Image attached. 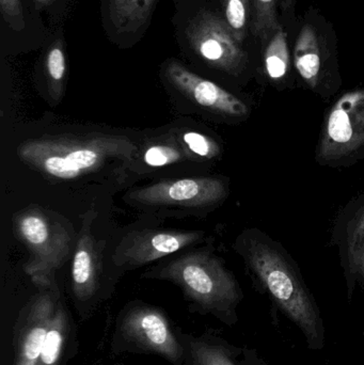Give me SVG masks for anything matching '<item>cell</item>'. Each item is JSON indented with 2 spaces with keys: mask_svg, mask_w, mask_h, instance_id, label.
Returning <instances> with one entry per match:
<instances>
[{
  "mask_svg": "<svg viewBox=\"0 0 364 365\" xmlns=\"http://www.w3.org/2000/svg\"><path fill=\"white\" fill-rule=\"evenodd\" d=\"M2 16L10 25L23 27L24 12L21 0H0Z\"/></svg>",
  "mask_w": 364,
  "mask_h": 365,
  "instance_id": "obj_23",
  "label": "cell"
},
{
  "mask_svg": "<svg viewBox=\"0 0 364 365\" xmlns=\"http://www.w3.org/2000/svg\"><path fill=\"white\" fill-rule=\"evenodd\" d=\"M44 66L49 96L53 100H61L68 74V62L62 38H58L49 47L45 56Z\"/></svg>",
  "mask_w": 364,
  "mask_h": 365,
  "instance_id": "obj_20",
  "label": "cell"
},
{
  "mask_svg": "<svg viewBox=\"0 0 364 365\" xmlns=\"http://www.w3.org/2000/svg\"><path fill=\"white\" fill-rule=\"evenodd\" d=\"M141 158L143 164L151 168H162L194 160L180 141L177 133L152 140L141 152Z\"/></svg>",
  "mask_w": 364,
  "mask_h": 365,
  "instance_id": "obj_17",
  "label": "cell"
},
{
  "mask_svg": "<svg viewBox=\"0 0 364 365\" xmlns=\"http://www.w3.org/2000/svg\"><path fill=\"white\" fill-rule=\"evenodd\" d=\"M165 77L177 91L201 108L227 117H244L248 113L243 101L217 83L194 74L177 60L165 64Z\"/></svg>",
  "mask_w": 364,
  "mask_h": 365,
  "instance_id": "obj_12",
  "label": "cell"
},
{
  "mask_svg": "<svg viewBox=\"0 0 364 365\" xmlns=\"http://www.w3.org/2000/svg\"><path fill=\"white\" fill-rule=\"evenodd\" d=\"M180 141L183 143L188 153L194 160H213L220 154V147L213 138L207 135L194 130L177 133Z\"/></svg>",
  "mask_w": 364,
  "mask_h": 365,
  "instance_id": "obj_22",
  "label": "cell"
},
{
  "mask_svg": "<svg viewBox=\"0 0 364 365\" xmlns=\"http://www.w3.org/2000/svg\"><path fill=\"white\" fill-rule=\"evenodd\" d=\"M33 1L36 2V6H41V8H48L56 0H33Z\"/></svg>",
  "mask_w": 364,
  "mask_h": 365,
  "instance_id": "obj_27",
  "label": "cell"
},
{
  "mask_svg": "<svg viewBox=\"0 0 364 365\" xmlns=\"http://www.w3.org/2000/svg\"><path fill=\"white\" fill-rule=\"evenodd\" d=\"M183 336L189 349L192 365H236L228 349L213 338L185 334Z\"/></svg>",
  "mask_w": 364,
  "mask_h": 365,
  "instance_id": "obj_19",
  "label": "cell"
},
{
  "mask_svg": "<svg viewBox=\"0 0 364 365\" xmlns=\"http://www.w3.org/2000/svg\"><path fill=\"white\" fill-rule=\"evenodd\" d=\"M353 255H354L355 266H356L359 274H360L364 279V238L363 242H360V245L353 251Z\"/></svg>",
  "mask_w": 364,
  "mask_h": 365,
  "instance_id": "obj_26",
  "label": "cell"
},
{
  "mask_svg": "<svg viewBox=\"0 0 364 365\" xmlns=\"http://www.w3.org/2000/svg\"><path fill=\"white\" fill-rule=\"evenodd\" d=\"M16 237L29 251L26 274L38 287H51L55 274L74 251V234L60 217L38 207H27L13 217Z\"/></svg>",
  "mask_w": 364,
  "mask_h": 365,
  "instance_id": "obj_4",
  "label": "cell"
},
{
  "mask_svg": "<svg viewBox=\"0 0 364 365\" xmlns=\"http://www.w3.org/2000/svg\"><path fill=\"white\" fill-rule=\"evenodd\" d=\"M17 317L13 334V365H36L48 334L60 292L56 283L40 287Z\"/></svg>",
  "mask_w": 364,
  "mask_h": 365,
  "instance_id": "obj_10",
  "label": "cell"
},
{
  "mask_svg": "<svg viewBox=\"0 0 364 365\" xmlns=\"http://www.w3.org/2000/svg\"><path fill=\"white\" fill-rule=\"evenodd\" d=\"M145 277L172 282L198 310L222 319L232 315L241 299L233 274L218 257L204 250L185 253Z\"/></svg>",
  "mask_w": 364,
  "mask_h": 365,
  "instance_id": "obj_2",
  "label": "cell"
},
{
  "mask_svg": "<svg viewBox=\"0 0 364 365\" xmlns=\"http://www.w3.org/2000/svg\"><path fill=\"white\" fill-rule=\"evenodd\" d=\"M297 0H280V17H281L282 26L286 31H290L297 21L296 13Z\"/></svg>",
  "mask_w": 364,
  "mask_h": 365,
  "instance_id": "obj_24",
  "label": "cell"
},
{
  "mask_svg": "<svg viewBox=\"0 0 364 365\" xmlns=\"http://www.w3.org/2000/svg\"><path fill=\"white\" fill-rule=\"evenodd\" d=\"M326 162L354 158L364 151V87L344 93L331 107L318 148Z\"/></svg>",
  "mask_w": 364,
  "mask_h": 365,
  "instance_id": "obj_9",
  "label": "cell"
},
{
  "mask_svg": "<svg viewBox=\"0 0 364 365\" xmlns=\"http://www.w3.org/2000/svg\"><path fill=\"white\" fill-rule=\"evenodd\" d=\"M95 214L88 210L83 216L78 240L74 249L71 266V281L75 300L78 304L91 302L100 287V259L91 225Z\"/></svg>",
  "mask_w": 364,
  "mask_h": 365,
  "instance_id": "obj_13",
  "label": "cell"
},
{
  "mask_svg": "<svg viewBox=\"0 0 364 365\" xmlns=\"http://www.w3.org/2000/svg\"><path fill=\"white\" fill-rule=\"evenodd\" d=\"M228 195L226 182L215 177L183 178L155 182L128 193V201L140 207L201 210Z\"/></svg>",
  "mask_w": 364,
  "mask_h": 365,
  "instance_id": "obj_8",
  "label": "cell"
},
{
  "mask_svg": "<svg viewBox=\"0 0 364 365\" xmlns=\"http://www.w3.org/2000/svg\"><path fill=\"white\" fill-rule=\"evenodd\" d=\"M157 0H108L111 25L120 32L134 34L147 24Z\"/></svg>",
  "mask_w": 364,
  "mask_h": 365,
  "instance_id": "obj_16",
  "label": "cell"
},
{
  "mask_svg": "<svg viewBox=\"0 0 364 365\" xmlns=\"http://www.w3.org/2000/svg\"><path fill=\"white\" fill-rule=\"evenodd\" d=\"M222 19L226 21L237 42L244 45L251 27L250 0H220Z\"/></svg>",
  "mask_w": 364,
  "mask_h": 365,
  "instance_id": "obj_21",
  "label": "cell"
},
{
  "mask_svg": "<svg viewBox=\"0 0 364 365\" xmlns=\"http://www.w3.org/2000/svg\"><path fill=\"white\" fill-rule=\"evenodd\" d=\"M203 236L201 231L177 230L130 232L115 248L113 262L118 267L134 269L199 244Z\"/></svg>",
  "mask_w": 364,
  "mask_h": 365,
  "instance_id": "obj_11",
  "label": "cell"
},
{
  "mask_svg": "<svg viewBox=\"0 0 364 365\" xmlns=\"http://www.w3.org/2000/svg\"><path fill=\"white\" fill-rule=\"evenodd\" d=\"M17 152L24 164L47 179L70 182L108 167L125 166L139 149L121 135H57L24 141Z\"/></svg>",
  "mask_w": 364,
  "mask_h": 365,
  "instance_id": "obj_1",
  "label": "cell"
},
{
  "mask_svg": "<svg viewBox=\"0 0 364 365\" xmlns=\"http://www.w3.org/2000/svg\"><path fill=\"white\" fill-rule=\"evenodd\" d=\"M293 66L299 78L314 91L339 78L338 34L320 9L309 6L288 31Z\"/></svg>",
  "mask_w": 364,
  "mask_h": 365,
  "instance_id": "obj_6",
  "label": "cell"
},
{
  "mask_svg": "<svg viewBox=\"0 0 364 365\" xmlns=\"http://www.w3.org/2000/svg\"><path fill=\"white\" fill-rule=\"evenodd\" d=\"M261 46L263 70L267 78L274 83H286L293 63L290 36L286 28H280Z\"/></svg>",
  "mask_w": 364,
  "mask_h": 365,
  "instance_id": "obj_15",
  "label": "cell"
},
{
  "mask_svg": "<svg viewBox=\"0 0 364 365\" xmlns=\"http://www.w3.org/2000/svg\"><path fill=\"white\" fill-rule=\"evenodd\" d=\"M111 349L115 353L152 354L173 365H192L183 334L160 309L149 304H130L117 319Z\"/></svg>",
  "mask_w": 364,
  "mask_h": 365,
  "instance_id": "obj_5",
  "label": "cell"
},
{
  "mask_svg": "<svg viewBox=\"0 0 364 365\" xmlns=\"http://www.w3.org/2000/svg\"><path fill=\"white\" fill-rule=\"evenodd\" d=\"M251 27L250 34L264 44L271 34L284 27L280 17V0H250Z\"/></svg>",
  "mask_w": 364,
  "mask_h": 365,
  "instance_id": "obj_18",
  "label": "cell"
},
{
  "mask_svg": "<svg viewBox=\"0 0 364 365\" xmlns=\"http://www.w3.org/2000/svg\"><path fill=\"white\" fill-rule=\"evenodd\" d=\"M364 238V207L359 212L357 216L356 221H355V225H353L352 231H350V250H355L357 247L360 245Z\"/></svg>",
  "mask_w": 364,
  "mask_h": 365,
  "instance_id": "obj_25",
  "label": "cell"
},
{
  "mask_svg": "<svg viewBox=\"0 0 364 365\" xmlns=\"http://www.w3.org/2000/svg\"><path fill=\"white\" fill-rule=\"evenodd\" d=\"M190 48L207 66L231 76H241L249 66V53L237 42L219 12L202 10L186 29Z\"/></svg>",
  "mask_w": 364,
  "mask_h": 365,
  "instance_id": "obj_7",
  "label": "cell"
},
{
  "mask_svg": "<svg viewBox=\"0 0 364 365\" xmlns=\"http://www.w3.org/2000/svg\"><path fill=\"white\" fill-rule=\"evenodd\" d=\"M74 341V321L60 299L36 365H63Z\"/></svg>",
  "mask_w": 364,
  "mask_h": 365,
  "instance_id": "obj_14",
  "label": "cell"
},
{
  "mask_svg": "<svg viewBox=\"0 0 364 365\" xmlns=\"http://www.w3.org/2000/svg\"><path fill=\"white\" fill-rule=\"evenodd\" d=\"M250 269L269 291L276 304L301 328L311 346L323 342V324L305 285L286 257L264 240H251L245 246Z\"/></svg>",
  "mask_w": 364,
  "mask_h": 365,
  "instance_id": "obj_3",
  "label": "cell"
}]
</instances>
